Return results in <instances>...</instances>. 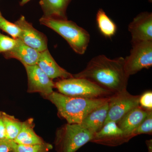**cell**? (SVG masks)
I'll use <instances>...</instances> for the list:
<instances>
[{"instance_id":"277c9868","label":"cell","mask_w":152,"mask_h":152,"mask_svg":"<svg viewBox=\"0 0 152 152\" xmlns=\"http://www.w3.org/2000/svg\"><path fill=\"white\" fill-rule=\"evenodd\" d=\"M59 93L66 96L89 99L109 98L113 95L88 79L73 77L60 79L55 83Z\"/></svg>"},{"instance_id":"ba28073f","label":"cell","mask_w":152,"mask_h":152,"mask_svg":"<svg viewBox=\"0 0 152 152\" xmlns=\"http://www.w3.org/2000/svg\"><path fill=\"white\" fill-rule=\"evenodd\" d=\"M24 66L27 75L28 93H39L45 98L54 91V82L37 65Z\"/></svg>"},{"instance_id":"4fadbf2b","label":"cell","mask_w":152,"mask_h":152,"mask_svg":"<svg viewBox=\"0 0 152 152\" xmlns=\"http://www.w3.org/2000/svg\"><path fill=\"white\" fill-rule=\"evenodd\" d=\"M16 39L15 45L10 50L3 54L4 57L7 59H16L23 65L37 64L40 52L28 46L18 38Z\"/></svg>"},{"instance_id":"83f0119b","label":"cell","mask_w":152,"mask_h":152,"mask_svg":"<svg viewBox=\"0 0 152 152\" xmlns=\"http://www.w3.org/2000/svg\"><path fill=\"white\" fill-rule=\"evenodd\" d=\"M30 1L31 0H21L20 3V5L21 6H24L29 1Z\"/></svg>"},{"instance_id":"4316f807","label":"cell","mask_w":152,"mask_h":152,"mask_svg":"<svg viewBox=\"0 0 152 152\" xmlns=\"http://www.w3.org/2000/svg\"><path fill=\"white\" fill-rule=\"evenodd\" d=\"M147 148H148V152H152V140H148L146 141Z\"/></svg>"},{"instance_id":"cb8c5ba5","label":"cell","mask_w":152,"mask_h":152,"mask_svg":"<svg viewBox=\"0 0 152 152\" xmlns=\"http://www.w3.org/2000/svg\"><path fill=\"white\" fill-rule=\"evenodd\" d=\"M139 105L143 108L151 110H152V92L147 91L140 96Z\"/></svg>"},{"instance_id":"8992f818","label":"cell","mask_w":152,"mask_h":152,"mask_svg":"<svg viewBox=\"0 0 152 152\" xmlns=\"http://www.w3.org/2000/svg\"><path fill=\"white\" fill-rule=\"evenodd\" d=\"M130 54L124 58L125 69L129 76L152 66V41L133 44Z\"/></svg>"},{"instance_id":"7402d4cb","label":"cell","mask_w":152,"mask_h":152,"mask_svg":"<svg viewBox=\"0 0 152 152\" xmlns=\"http://www.w3.org/2000/svg\"><path fill=\"white\" fill-rule=\"evenodd\" d=\"M152 110L149 111L147 116L142 122L134 131L132 134V137H134L142 134L152 135Z\"/></svg>"},{"instance_id":"e0dca14e","label":"cell","mask_w":152,"mask_h":152,"mask_svg":"<svg viewBox=\"0 0 152 152\" xmlns=\"http://www.w3.org/2000/svg\"><path fill=\"white\" fill-rule=\"evenodd\" d=\"M34 120L29 118L22 122L21 128L18 134L14 141L16 143L23 145H32L44 143V140L38 136L34 130Z\"/></svg>"},{"instance_id":"7c38bea8","label":"cell","mask_w":152,"mask_h":152,"mask_svg":"<svg viewBox=\"0 0 152 152\" xmlns=\"http://www.w3.org/2000/svg\"><path fill=\"white\" fill-rule=\"evenodd\" d=\"M37 65L46 75L53 80L73 77V75L60 66L54 59L48 49L40 52Z\"/></svg>"},{"instance_id":"52a82bcc","label":"cell","mask_w":152,"mask_h":152,"mask_svg":"<svg viewBox=\"0 0 152 152\" xmlns=\"http://www.w3.org/2000/svg\"><path fill=\"white\" fill-rule=\"evenodd\" d=\"M140 96L131 94L127 90L111 96L107 115L104 125L110 121L116 123L119 121L125 115L139 105Z\"/></svg>"},{"instance_id":"484cf974","label":"cell","mask_w":152,"mask_h":152,"mask_svg":"<svg viewBox=\"0 0 152 152\" xmlns=\"http://www.w3.org/2000/svg\"><path fill=\"white\" fill-rule=\"evenodd\" d=\"M5 139H7L5 127L2 117L1 112L0 111V140Z\"/></svg>"},{"instance_id":"ac0fdd59","label":"cell","mask_w":152,"mask_h":152,"mask_svg":"<svg viewBox=\"0 0 152 152\" xmlns=\"http://www.w3.org/2000/svg\"><path fill=\"white\" fill-rule=\"evenodd\" d=\"M96 21L98 28L104 37L110 38L115 35L117 30L116 25L102 9L98 11Z\"/></svg>"},{"instance_id":"6da1fadb","label":"cell","mask_w":152,"mask_h":152,"mask_svg":"<svg viewBox=\"0 0 152 152\" xmlns=\"http://www.w3.org/2000/svg\"><path fill=\"white\" fill-rule=\"evenodd\" d=\"M73 75L88 79L113 94L126 91L129 77L125 71L124 58L111 59L104 55L94 57L83 70Z\"/></svg>"},{"instance_id":"f1b7e54d","label":"cell","mask_w":152,"mask_h":152,"mask_svg":"<svg viewBox=\"0 0 152 152\" xmlns=\"http://www.w3.org/2000/svg\"><path fill=\"white\" fill-rule=\"evenodd\" d=\"M148 1H149L150 3H152V0H148Z\"/></svg>"},{"instance_id":"603a6c76","label":"cell","mask_w":152,"mask_h":152,"mask_svg":"<svg viewBox=\"0 0 152 152\" xmlns=\"http://www.w3.org/2000/svg\"><path fill=\"white\" fill-rule=\"evenodd\" d=\"M16 42V39L5 35L0 32V54H4L12 50Z\"/></svg>"},{"instance_id":"5b68a950","label":"cell","mask_w":152,"mask_h":152,"mask_svg":"<svg viewBox=\"0 0 152 152\" xmlns=\"http://www.w3.org/2000/svg\"><path fill=\"white\" fill-rule=\"evenodd\" d=\"M94 134L80 124H67L57 129L55 145L57 152H76L88 142Z\"/></svg>"},{"instance_id":"9a60e30c","label":"cell","mask_w":152,"mask_h":152,"mask_svg":"<svg viewBox=\"0 0 152 152\" xmlns=\"http://www.w3.org/2000/svg\"><path fill=\"white\" fill-rule=\"evenodd\" d=\"M72 0H41L39 4L43 17L58 20H67L66 10Z\"/></svg>"},{"instance_id":"44dd1931","label":"cell","mask_w":152,"mask_h":152,"mask_svg":"<svg viewBox=\"0 0 152 152\" xmlns=\"http://www.w3.org/2000/svg\"><path fill=\"white\" fill-rule=\"evenodd\" d=\"M0 30L9 34L14 39H18L20 34V30L15 23L9 22L3 16L0 12Z\"/></svg>"},{"instance_id":"d4e9b609","label":"cell","mask_w":152,"mask_h":152,"mask_svg":"<svg viewBox=\"0 0 152 152\" xmlns=\"http://www.w3.org/2000/svg\"><path fill=\"white\" fill-rule=\"evenodd\" d=\"M13 142L7 139L0 140V152H12Z\"/></svg>"},{"instance_id":"ffe728a7","label":"cell","mask_w":152,"mask_h":152,"mask_svg":"<svg viewBox=\"0 0 152 152\" xmlns=\"http://www.w3.org/2000/svg\"><path fill=\"white\" fill-rule=\"evenodd\" d=\"M53 148L51 144L44 142L42 144L23 145L13 142L12 152H50Z\"/></svg>"},{"instance_id":"3957f363","label":"cell","mask_w":152,"mask_h":152,"mask_svg":"<svg viewBox=\"0 0 152 152\" xmlns=\"http://www.w3.org/2000/svg\"><path fill=\"white\" fill-rule=\"evenodd\" d=\"M39 22L61 36L77 53L83 55L86 51L90 42L89 34L75 22L67 19L58 20L43 16Z\"/></svg>"},{"instance_id":"30bf717a","label":"cell","mask_w":152,"mask_h":152,"mask_svg":"<svg viewBox=\"0 0 152 152\" xmlns=\"http://www.w3.org/2000/svg\"><path fill=\"white\" fill-rule=\"evenodd\" d=\"M129 140L116 123L110 121L106 123L99 132L94 134L91 142L108 146L115 147Z\"/></svg>"},{"instance_id":"2e32d148","label":"cell","mask_w":152,"mask_h":152,"mask_svg":"<svg viewBox=\"0 0 152 152\" xmlns=\"http://www.w3.org/2000/svg\"><path fill=\"white\" fill-rule=\"evenodd\" d=\"M109 101L90 113L80 124L94 134L99 132L103 126L107 118Z\"/></svg>"},{"instance_id":"d6986e66","label":"cell","mask_w":152,"mask_h":152,"mask_svg":"<svg viewBox=\"0 0 152 152\" xmlns=\"http://www.w3.org/2000/svg\"><path fill=\"white\" fill-rule=\"evenodd\" d=\"M2 117L5 127L7 139L14 141L18 134L21 128L22 122L11 115L1 112Z\"/></svg>"},{"instance_id":"7a4b0ae2","label":"cell","mask_w":152,"mask_h":152,"mask_svg":"<svg viewBox=\"0 0 152 152\" xmlns=\"http://www.w3.org/2000/svg\"><path fill=\"white\" fill-rule=\"evenodd\" d=\"M110 97L85 99L53 91L45 98L55 105L58 115L65 119L68 124H80L90 113L108 101Z\"/></svg>"},{"instance_id":"8fae6325","label":"cell","mask_w":152,"mask_h":152,"mask_svg":"<svg viewBox=\"0 0 152 152\" xmlns=\"http://www.w3.org/2000/svg\"><path fill=\"white\" fill-rule=\"evenodd\" d=\"M132 36V45L145 41H152V14L143 12L133 19L128 28Z\"/></svg>"},{"instance_id":"9c48e42d","label":"cell","mask_w":152,"mask_h":152,"mask_svg":"<svg viewBox=\"0 0 152 152\" xmlns=\"http://www.w3.org/2000/svg\"><path fill=\"white\" fill-rule=\"evenodd\" d=\"M14 23L20 30L18 39L24 43L39 52L48 49V40L46 36L36 29L32 24L26 20L24 16H21Z\"/></svg>"},{"instance_id":"5bb4252c","label":"cell","mask_w":152,"mask_h":152,"mask_svg":"<svg viewBox=\"0 0 152 152\" xmlns=\"http://www.w3.org/2000/svg\"><path fill=\"white\" fill-rule=\"evenodd\" d=\"M149 110L138 106L125 115L117 123L128 138H132L134 131L145 119Z\"/></svg>"}]
</instances>
